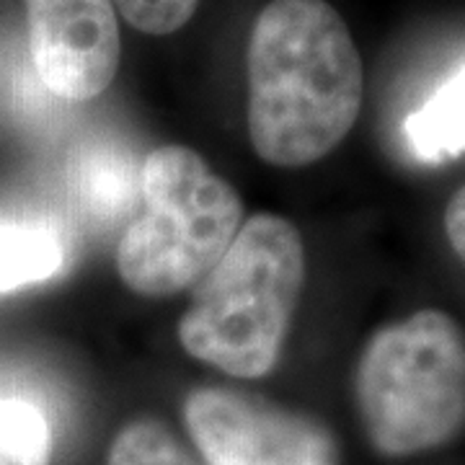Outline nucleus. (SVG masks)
Masks as SVG:
<instances>
[{
	"label": "nucleus",
	"mask_w": 465,
	"mask_h": 465,
	"mask_svg": "<svg viewBox=\"0 0 465 465\" xmlns=\"http://www.w3.org/2000/svg\"><path fill=\"white\" fill-rule=\"evenodd\" d=\"M362 91V57L331 3H266L249 39V137L264 163L326 158L351 133Z\"/></svg>",
	"instance_id": "nucleus-1"
},
{
	"label": "nucleus",
	"mask_w": 465,
	"mask_h": 465,
	"mask_svg": "<svg viewBox=\"0 0 465 465\" xmlns=\"http://www.w3.org/2000/svg\"><path fill=\"white\" fill-rule=\"evenodd\" d=\"M305 284V246L282 215L256 213L194 290L176 326L183 351L220 372L266 378L282 347Z\"/></svg>",
	"instance_id": "nucleus-2"
},
{
	"label": "nucleus",
	"mask_w": 465,
	"mask_h": 465,
	"mask_svg": "<svg viewBox=\"0 0 465 465\" xmlns=\"http://www.w3.org/2000/svg\"><path fill=\"white\" fill-rule=\"evenodd\" d=\"M354 403L385 458L445 448L465 432V331L424 308L375 329L354 367Z\"/></svg>",
	"instance_id": "nucleus-3"
},
{
	"label": "nucleus",
	"mask_w": 465,
	"mask_h": 465,
	"mask_svg": "<svg viewBox=\"0 0 465 465\" xmlns=\"http://www.w3.org/2000/svg\"><path fill=\"white\" fill-rule=\"evenodd\" d=\"M145 215L122 232L116 272L143 298H171L220 262L243 225L231 183L186 145H161L143 166Z\"/></svg>",
	"instance_id": "nucleus-4"
},
{
	"label": "nucleus",
	"mask_w": 465,
	"mask_h": 465,
	"mask_svg": "<svg viewBox=\"0 0 465 465\" xmlns=\"http://www.w3.org/2000/svg\"><path fill=\"white\" fill-rule=\"evenodd\" d=\"M182 414L207 465H341L339 440L321 419L259 393L200 385Z\"/></svg>",
	"instance_id": "nucleus-5"
},
{
	"label": "nucleus",
	"mask_w": 465,
	"mask_h": 465,
	"mask_svg": "<svg viewBox=\"0 0 465 465\" xmlns=\"http://www.w3.org/2000/svg\"><path fill=\"white\" fill-rule=\"evenodd\" d=\"M29 52L42 84L67 101L101 96L122 63L112 0H24Z\"/></svg>",
	"instance_id": "nucleus-6"
},
{
	"label": "nucleus",
	"mask_w": 465,
	"mask_h": 465,
	"mask_svg": "<svg viewBox=\"0 0 465 465\" xmlns=\"http://www.w3.org/2000/svg\"><path fill=\"white\" fill-rule=\"evenodd\" d=\"M67 264V238L45 217L0 220V295L47 282Z\"/></svg>",
	"instance_id": "nucleus-7"
},
{
	"label": "nucleus",
	"mask_w": 465,
	"mask_h": 465,
	"mask_svg": "<svg viewBox=\"0 0 465 465\" xmlns=\"http://www.w3.org/2000/svg\"><path fill=\"white\" fill-rule=\"evenodd\" d=\"M406 140L424 163H448L465 153V65L406 116Z\"/></svg>",
	"instance_id": "nucleus-8"
},
{
	"label": "nucleus",
	"mask_w": 465,
	"mask_h": 465,
	"mask_svg": "<svg viewBox=\"0 0 465 465\" xmlns=\"http://www.w3.org/2000/svg\"><path fill=\"white\" fill-rule=\"evenodd\" d=\"M104 465H197V460L161 419L140 416L114 434Z\"/></svg>",
	"instance_id": "nucleus-9"
},
{
	"label": "nucleus",
	"mask_w": 465,
	"mask_h": 465,
	"mask_svg": "<svg viewBox=\"0 0 465 465\" xmlns=\"http://www.w3.org/2000/svg\"><path fill=\"white\" fill-rule=\"evenodd\" d=\"M52 430L34 403L0 399V465H50Z\"/></svg>",
	"instance_id": "nucleus-10"
},
{
	"label": "nucleus",
	"mask_w": 465,
	"mask_h": 465,
	"mask_svg": "<svg viewBox=\"0 0 465 465\" xmlns=\"http://www.w3.org/2000/svg\"><path fill=\"white\" fill-rule=\"evenodd\" d=\"M116 14L133 29L150 36H168L186 26L200 0H112Z\"/></svg>",
	"instance_id": "nucleus-11"
},
{
	"label": "nucleus",
	"mask_w": 465,
	"mask_h": 465,
	"mask_svg": "<svg viewBox=\"0 0 465 465\" xmlns=\"http://www.w3.org/2000/svg\"><path fill=\"white\" fill-rule=\"evenodd\" d=\"M445 235H448L450 249L465 264V186H460L445 207Z\"/></svg>",
	"instance_id": "nucleus-12"
}]
</instances>
